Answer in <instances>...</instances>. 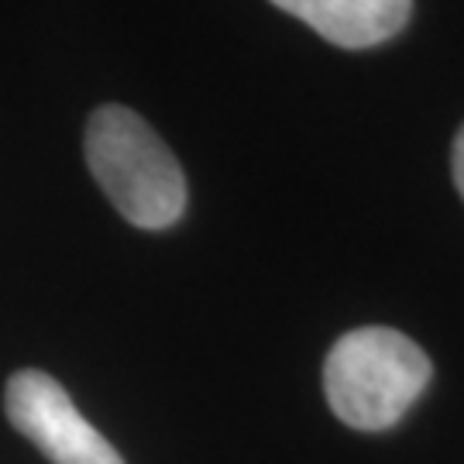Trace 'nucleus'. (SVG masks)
Masks as SVG:
<instances>
[{"label": "nucleus", "instance_id": "5", "mask_svg": "<svg viewBox=\"0 0 464 464\" xmlns=\"http://www.w3.org/2000/svg\"><path fill=\"white\" fill-rule=\"evenodd\" d=\"M450 166H454V186H458V193L464 199V128L454 138V159H450Z\"/></svg>", "mask_w": 464, "mask_h": 464}, {"label": "nucleus", "instance_id": "2", "mask_svg": "<svg viewBox=\"0 0 464 464\" xmlns=\"http://www.w3.org/2000/svg\"><path fill=\"white\" fill-rule=\"evenodd\" d=\"M430 358L392 327H358L331 348L324 362V392L334 416L354 430L396 427L430 385Z\"/></svg>", "mask_w": 464, "mask_h": 464}, {"label": "nucleus", "instance_id": "3", "mask_svg": "<svg viewBox=\"0 0 464 464\" xmlns=\"http://www.w3.org/2000/svg\"><path fill=\"white\" fill-rule=\"evenodd\" d=\"M4 406L7 420L52 464H124L114 444L83 420L66 389L38 368H24L7 379Z\"/></svg>", "mask_w": 464, "mask_h": 464}, {"label": "nucleus", "instance_id": "4", "mask_svg": "<svg viewBox=\"0 0 464 464\" xmlns=\"http://www.w3.org/2000/svg\"><path fill=\"white\" fill-rule=\"evenodd\" d=\"M337 49H375L413 17V0H272Z\"/></svg>", "mask_w": 464, "mask_h": 464}, {"label": "nucleus", "instance_id": "1", "mask_svg": "<svg viewBox=\"0 0 464 464\" xmlns=\"http://www.w3.org/2000/svg\"><path fill=\"white\" fill-rule=\"evenodd\" d=\"M86 162L117 214L134 227L166 231L183 217V169L149 121L128 107L103 103L90 114Z\"/></svg>", "mask_w": 464, "mask_h": 464}]
</instances>
